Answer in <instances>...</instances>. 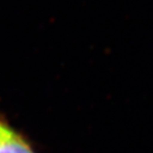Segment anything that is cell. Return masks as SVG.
Returning a JSON list of instances; mask_svg holds the SVG:
<instances>
[{"label":"cell","instance_id":"cell-1","mask_svg":"<svg viewBox=\"0 0 153 153\" xmlns=\"http://www.w3.org/2000/svg\"><path fill=\"white\" fill-rule=\"evenodd\" d=\"M0 153H34L28 143L14 131L0 143Z\"/></svg>","mask_w":153,"mask_h":153},{"label":"cell","instance_id":"cell-2","mask_svg":"<svg viewBox=\"0 0 153 153\" xmlns=\"http://www.w3.org/2000/svg\"><path fill=\"white\" fill-rule=\"evenodd\" d=\"M12 132L13 130H11L9 127H7L5 124H3L0 121V143H2L4 139H7L12 134Z\"/></svg>","mask_w":153,"mask_h":153}]
</instances>
